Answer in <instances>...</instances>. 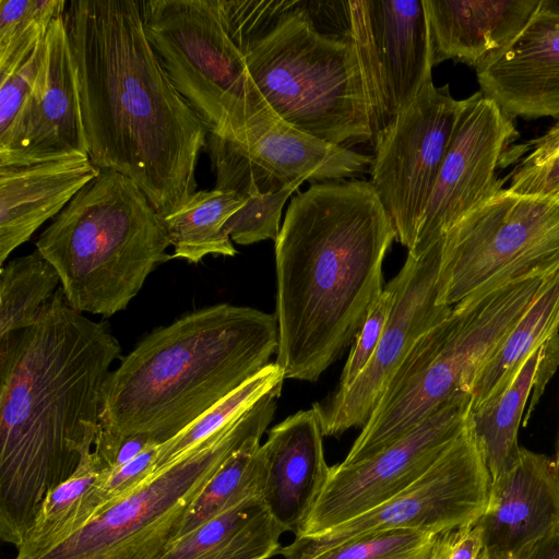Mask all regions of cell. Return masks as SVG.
<instances>
[{
  "mask_svg": "<svg viewBox=\"0 0 559 559\" xmlns=\"http://www.w3.org/2000/svg\"><path fill=\"white\" fill-rule=\"evenodd\" d=\"M490 483L468 417L461 433L411 486L326 532L295 537L293 543L281 548L280 554L285 559H306L367 533L415 530L436 535L474 523L486 509Z\"/></svg>",
  "mask_w": 559,
  "mask_h": 559,
  "instance_id": "obj_11",
  "label": "cell"
},
{
  "mask_svg": "<svg viewBox=\"0 0 559 559\" xmlns=\"http://www.w3.org/2000/svg\"><path fill=\"white\" fill-rule=\"evenodd\" d=\"M557 333L559 271L549 276L538 297L479 369L471 390V409L502 391L530 355Z\"/></svg>",
  "mask_w": 559,
  "mask_h": 559,
  "instance_id": "obj_26",
  "label": "cell"
},
{
  "mask_svg": "<svg viewBox=\"0 0 559 559\" xmlns=\"http://www.w3.org/2000/svg\"><path fill=\"white\" fill-rule=\"evenodd\" d=\"M516 559H559V524L528 546Z\"/></svg>",
  "mask_w": 559,
  "mask_h": 559,
  "instance_id": "obj_39",
  "label": "cell"
},
{
  "mask_svg": "<svg viewBox=\"0 0 559 559\" xmlns=\"http://www.w3.org/2000/svg\"><path fill=\"white\" fill-rule=\"evenodd\" d=\"M284 532L263 499L250 497L176 537L157 559H269Z\"/></svg>",
  "mask_w": 559,
  "mask_h": 559,
  "instance_id": "obj_25",
  "label": "cell"
},
{
  "mask_svg": "<svg viewBox=\"0 0 559 559\" xmlns=\"http://www.w3.org/2000/svg\"><path fill=\"white\" fill-rule=\"evenodd\" d=\"M316 408L299 411L278 423L260 445V497L286 532L297 535L311 512L330 466Z\"/></svg>",
  "mask_w": 559,
  "mask_h": 559,
  "instance_id": "obj_21",
  "label": "cell"
},
{
  "mask_svg": "<svg viewBox=\"0 0 559 559\" xmlns=\"http://www.w3.org/2000/svg\"><path fill=\"white\" fill-rule=\"evenodd\" d=\"M392 219L367 180L297 193L275 240L278 347L285 379L317 381L355 340L383 290Z\"/></svg>",
  "mask_w": 559,
  "mask_h": 559,
  "instance_id": "obj_3",
  "label": "cell"
},
{
  "mask_svg": "<svg viewBox=\"0 0 559 559\" xmlns=\"http://www.w3.org/2000/svg\"><path fill=\"white\" fill-rule=\"evenodd\" d=\"M549 276L513 283L453 306L444 320L415 342L342 463L368 459L444 402L471 396L479 369L538 297Z\"/></svg>",
  "mask_w": 559,
  "mask_h": 559,
  "instance_id": "obj_7",
  "label": "cell"
},
{
  "mask_svg": "<svg viewBox=\"0 0 559 559\" xmlns=\"http://www.w3.org/2000/svg\"><path fill=\"white\" fill-rule=\"evenodd\" d=\"M215 189L246 198L273 193L298 180L318 182L354 178L372 157L297 130L278 117L237 138L209 134L206 145Z\"/></svg>",
  "mask_w": 559,
  "mask_h": 559,
  "instance_id": "obj_15",
  "label": "cell"
},
{
  "mask_svg": "<svg viewBox=\"0 0 559 559\" xmlns=\"http://www.w3.org/2000/svg\"><path fill=\"white\" fill-rule=\"evenodd\" d=\"M107 467L94 445L87 450L75 472L46 493L14 559H33L70 536L84 497Z\"/></svg>",
  "mask_w": 559,
  "mask_h": 559,
  "instance_id": "obj_28",
  "label": "cell"
},
{
  "mask_svg": "<svg viewBox=\"0 0 559 559\" xmlns=\"http://www.w3.org/2000/svg\"><path fill=\"white\" fill-rule=\"evenodd\" d=\"M438 302L449 307L559 271V198L503 188L439 238Z\"/></svg>",
  "mask_w": 559,
  "mask_h": 559,
  "instance_id": "obj_10",
  "label": "cell"
},
{
  "mask_svg": "<svg viewBox=\"0 0 559 559\" xmlns=\"http://www.w3.org/2000/svg\"><path fill=\"white\" fill-rule=\"evenodd\" d=\"M121 346L61 287L29 328L0 337V537L19 546L46 493L93 448Z\"/></svg>",
  "mask_w": 559,
  "mask_h": 559,
  "instance_id": "obj_1",
  "label": "cell"
},
{
  "mask_svg": "<svg viewBox=\"0 0 559 559\" xmlns=\"http://www.w3.org/2000/svg\"><path fill=\"white\" fill-rule=\"evenodd\" d=\"M435 534L415 530L367 533L306 559H426Z\"/></svg>",
  "mask_w": 559,
  "mask_h": 559,
  "instance_id": "obj_33",
  "label": "cell"
},
{
  "mask_svg": "<svg viewBox=\"0 0 559 559\" xmlns=\"http://www.w3.org/2000/svg\"><path fill=\"white\" fill-rule=\"evenodd\" d=\"M478 559H513V558L501 557V556H492V555H489L486 551L481 550Z\"/></svg>",
  "mask_w": 559,
  "mask_h": 559,
  "instance_id": "obj_40",
  "label": "cell"
},
{
  "mask_svg": "<svg viewBox=\"0 0 559 559\" xmlns=\"http://www.w3.org/2000/svg\"><path fill=\"white\" fill-rule=\"evenodd\" d=\"M555 463H556L557 472L559 474V440H558V447H557V451H556Z\"/></svg>",
  "mask_w": 559,
  "mask_h": 559,
  "instance_id": "obj_41",
  "label": "cell"
},
{
  "mask_svg": "<svg viewBox=\"0 0 559 559\" xmlns=\"http://www.w3.org/2000/svg\"><path fill=\"white\" fill-rule=\"evenodd\" d=\"M60 285L58 272L37 249L1 265L0 337L32 326Z\"/></svg>",
  "mask_w": 559,
  "mask_h": 559,
  "instance_id": "obj_29",
  "label": "cell"
},
{
  "mask_svg": "<svg viewBox=\"0 0 559 559\" xmlns=\"http://www.w3.org/2000/svg\"><path fill=\"white\" fill-rule=\"evenodd\" d=\"M302 182L298 180L277 192L248 197L245 205L226 222L225 233L238 245H252L266 239L275 241L281 230L283 206Z\"/></svg>",
  "mask_w": 559,
  "mask_h": 559,
  "instance_id": "obj_35",
  "label": "cell"
},
{
  "mask_svg": "<svg viewBox=\"0 0 559 559\" xmlns=\"http://www.w3.org/2000/svg\"><path fill=\"white\" fill-rule=\"evenodd\" d=\"M260 440L254 438L247 441L224 462L190 503L180 521L176 537L225 509L250 497L260 496L262 483Z\"/></svg>",
  "mask_w": 559,
  "mask_h": 559,
  "instance_id": "obj_30",
  "label": "cell"
},
{
  "mask_svg": "<svg viewBox=\"0 0 559 559\" xmlns=\"http://www.w3.org/2000/svg\"><path fill=\"white\" fill-rule=\"evenodd\" d=\"M346 11L373 140L432 80L428 19L424 0H353Z\"/></svg>",
  "mask_w": 559,
  "mask_h": 559,
  "instance_id": "obj_14",
  "label": "cell"
},
{
  "mask_svg": "<svg viewBox=\"0 0 559 559\" xmlns=\"http://www.w3.org/2000/svg\"><path fill=\"white\" fill-rule=\"evenodd\" d=\"M281 391L282 386L274 388L225 428L33 559H157L176 537L190 503L224 462L247 441L262 438Z\"/></svg>",
  "mask_w": 559,
  "mask_h": 559,
  "instance_id": "obj_8",
  "label": "cell"
},
{
  "mask_svg": "<svg viewBox=\"0 0 559 559\" xmlns=\"http://www.w3.org/2000/svg\"><path fill=\"white\" fill-rule=\"evenodd\" d=\"M226 32L273 112L348 147L371 141L366 88L353 44L320 31L318 1L218 0Z\"/></svg>",
  "mask_w": 559,
  "mask_h": 559,
  "instance_id": "obj_5",
  "label": "cell"
},
{
  "mask_svg": "<svg viewBox=\"0 0 559 559\" xmlns=\"http://www.w3.org/2000/svg\"><path fill=\"white\" fill-rule=\"evenodd\" d=\"M69 306L109 318L127 308L170 245L159 214L130 178L100 169L36 240Z\"/></svg>",
  "mask_w": 559,
  "mask_h": 559,
  "instance_id": "obj_6",
  "label": "cell"
},
{
  "mask_svg": "<svg viewBox=\"0 0 559 559\" xmlns=\"http://www.w3.org/2000/svg\"><path fill=\"white\" fill-rule=\"evenodd\" d=\"M88 156L78 68L63 14L44 38L37 73L9 142L0 148V167Z\"/></svg>",
  "mask_w": 559,
  "mask_h": 559,
  "instance_id": "obj_18",
  "label": "cell"
},
{
  "mask_svg": "<svg viewBox=\"0 0 559 559\" xmlns=\"http://www.w3.org/2000/svg\"><path fill=\"white\" fill-rule=\"evenodd\" d=\"M147 38L209 134L237 138L276 118L224 26L218 0L140 1Z\"/></svg>",
  "mask_w": 559,
  "mask_h": 559,
  "instance_id": "obj_9",
  "label": "cell"
},
{
  "mask_svg": "<svg viewBox=\"0 0 559 559\" xmlns=\"http://www.w3.org/2000/svg\"><path fill=\"white\" fill-rule=\"evenodd\" d=\"M513 120L480 91L464 99L409 254L423 253L465 214L503 189L497 170L516 134Z\"/></svg>",
  "mask_w": 559,
  "mask_h": 559,
  "instance_id": "obj_17",
  "label": "cell"
},
{
  "mask_svg": "<svg viewBox=\"0 0 559 559\" xmlns=\"http://www.w3.org/2000/svg\"><path fill=\"white\" fill-rule=\"evenodd\" d=\"M555 198H559V193Z\"/></svg>",
  "mask_w": 559,
  "mask_h": 559,
  "instance_id": "obj_42",
  "label": "cell"
},
{
  "mask_svg": "<svg viewBox=\"0 0 559 559\" xmlns=\"http://www.w3.org/2000/svg\"><path fill=\"white\" fill-rule=\"evenodd\" d=\"M44 40L13 72L0 75V148L9 142L23 104L33 86Z\"/></svg>",
  "mask_w": 559,
  "mask_h": 559,
  "instance_id": "obj_37",
  "label": "cell"
},
{
  "mask_svg": "<svg viewBox=\"0 0 559 559\" xmlns=\"http://www.w3.org/2000/svg\"><path fill=\"white\" fill-rule=\"evenodd\" d=\"M530 145L507 189L521 195L555 198L559 193V121Z\"/></svg>",
  "mask_w": 559,
  "mask_h": 559,
  "instance_id": "obj_34",
  "label": "cell"
},
{
  "mask_svg": "<svg viewBox=\"0 0 559 559\" xmlns=\"http://www.w3.org/2000/svg\"><path fill=\"white\" fill-rule=\"evenodd\" d=\"M99 171L88 156L0 167V264Z\"/></svg>",
  "mask_w": 559,
  "mask_h": 559,
  "instance_id": "obj_22",
  "label": "cell"
},
{
  "mask_svg": "<svg viewBox=\"0 0 559 559\" xmlns=\"http://www.w3.org/2000/svg\"><path fill=\"white\" fill-rule=\"evenodd\" d=\"M483 550L516 559L559 524V474L555 460L520 447L509 466L491 479L477 520Z\"/></svg>",
  "mask_w": 559,
  "mask_h": 559,
  "instance_id": "obj_20",
  "label": "cell"
},
{
  "mask_svg": "<svg viewBox=\"0 0 559 559\" xmlns=\"http://www.w3.org/2000/svg\"><path fill=\"white\" fill-rule=\"evenodd\" d=\"M275 314L218 304L145 336L109 373L100 427L162 444L255 376L277 352Z\"/></svg>",
  "mask_w": 559,
  "mask_h": 559,
  "instance_id": "obj_4",
  "label": "cell"
},
{
  "mask_svg": "<svg viewBox=\"0 0 559 559\" xmlns=\"http://www.w3.org/2000/svg\"><path fill=\"white\" fill-rule=\"evenodd\" d=\"M542 0H424L433 66L455 59L475 69L503 50Z\"/></svg>",
  "mask_w": 559,
  "mask_h": 559,
  "instance_id": "obj_23",
  "label": "cell"
},
{
  "mask_svg": "<svg viewBox=\"0 0 559 559\" xmlns=\"http://www.w3.org/2000/svg\"><path fill=\"white\" fill-rule=\"evenodd\" d=\"M558 367L559 333L530 355L502 391L471 409L469 424L491 479L516 456L523 415L526 423Z\"/></svg>",
  "mask_w": 559,
  "mask_h": 559,
  "instance_id": "obj_24",
  "label": "cell"
},
{
  "mask_svg": "<svg viewBox=\"0 0 559 559\" xmlns=\"http://www.w3.org/2000/svg\"><path fill=\"white\" fill-rule=\"evenodd\" d=\"M469 413L471 396H456L368 459L330 466L326 481L295 537L326 532L411 486L461 433Z\"/></svg>",
  "mask_w": 559,
  "mask_h": 559,
  "instance_id": "obj_13",
  "label": "cell"
},
{
  "mask_svg": "<svg viewBox=\"0 0 559 559\" xmlns=\"http://www.w3.org/2000/svg\"><path fill=\"white\" fill-rule=\"evenodd\" d=\"M439 267V239L418 255L407 254L392 278L394 305L369 364L348 388L312 405L323 436L364 427L415 342L450 314L452 307L438 302Z\"/></svg>",
  "mask_w": 559,
  "mask_h": 559,
  "instance_id": "obj_16",
  "label": "cell"
},
{
  "mask_svg": "<svg viewBox=\"0 0 559 559\" xmlns=\"http://www.w3.org/2000/svg\"><path fill=\"white\" fill-rule=\"evenodd\" d=\"M66 7L63 0H0V75L25 62Z\"/></svg>",
  "mask_w": 559,
  "mask_h": 559,
  "instance_id": "obj_32",
  "label": "cell"
},
{
  "mask_svg": "<svg viewBox=\"0 0 559 559\" xmlns=\"http://www.w3.org/2000/svg\"><path fill=\"white\" fill-rule=\"evenodd\" d=\"M247 198L226 190L195 191L175 211L159 215L174 252L170 259L198 263L209 254L237 253L224 226Z\"/></svg>",
  "mask_w": 559,
  "mask_h": 559,
  "instance_id": "obj_27",
  "label": "cell"
},
{
  "mask_svg": "<svg viewBox=\"0 0 559 559\" xmlns=\"http://www.w3.org/2000/svg\"><path fill=\"white\" fill-rule=\"evenodd\" d=\"M464 99L428 81L415 99L373 138L371 183L389 213L395 240L411 251Z\"/></svg>",
  "mask_w": 559,
  "mask_h": 559,
  "instance_id": "obj_12",
  "label": "cell"
},
{
  "mask_svg": "<svg viewBox=\"0 0 559 559\" xmlns=\"http://www.w3.org/2000/svg\"><path fill=\"white\" fill-rule=\"evenodd\" d=\"M88 157L133 180L159 215L195 192L207 130L170 82L136 0H75L63 13Z\"/></svg>",
  "mask_w": 559,
  "mask_h": 559,
  "instance_id": "obj_2",
  "label": "cell"
},
{
  "mask_svg": "<svg viewBox=\"0 0 559 559\" xmlns=\"http://www.w3.org/2000/svg\"><path fill=\"white\" fill-rule=\"evenodd\" d=\"M394 300L395 287L391 280L384 286L356 335L336 389L348 388L369 364L391 314Z\"/></svg>",
  "mask_w": 559,
  "mask_h": 559,
  "instance_id": "obj_36",
  "label": "cell"
},
{
  "mask_svg": "<svg viewBox=\"0 0 559 559\" xmlns=\"http://www.w3.org/2000/svg\"><path fill=\"white\" fill-rule=\"evenodd\" d=\"M284 380L285 377L280 366L276 362H270L176 437L159 444L155 471L176 461L186 452L225 428L275 386L283 384Z\"/></svg>",
  "mask_w": 559,
  "mask_h": 559,
  "instance_id": "obj_31",
  "label": "cell"
},
{
  "mask_svg": "<svg viewBox=\"0 0 559 559\" xmlns=\"http://www.w3.org/2000/svg\"><path fill=\"white\" fill-rule=\"evenodd\" d=\"M476 74L480 92L512 119L559 118V0H542L518 37Z\"/></svg>",
  "mask_w": 559,
  "mask_h": 559,
  "instance_id": "obj_19",
  "label": "cell"
},
{
  "mask_svg": "<svg viewBox=\"0 0 559 559\" xmlns=\"http://www.w3.org/2000/svg\"><path fill=\"white\" fill-rule=\"evenodd\" d=\"M481 550V530L476 521L436 534L426 559H478Z\"/></svg>",
  "mask_w": 559,
  "mask_h": 559,
  "instance_id": "obj_38",
  "label": "cell"
}]
</instances>
